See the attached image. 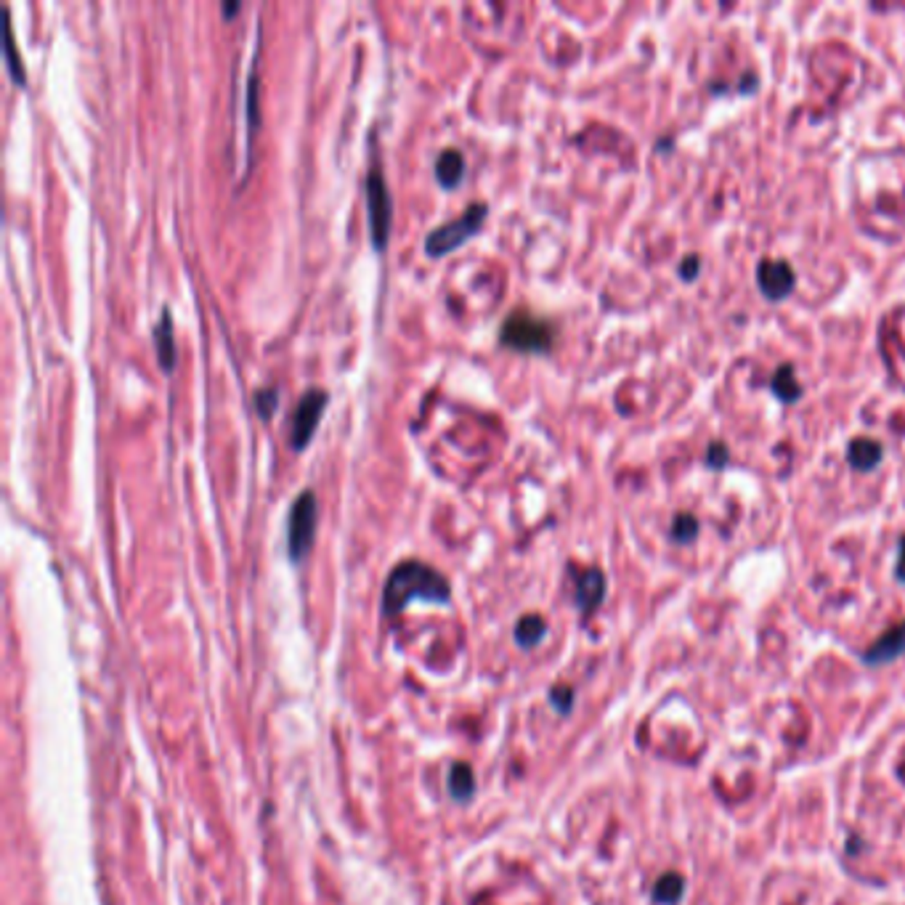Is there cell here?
<instances>
[{"label": "cell", "instance_id": "cell-1", "mask_svg": "<svg viewBox=\"0 0 905 905\" xmlns=\"http://www.w3.org/2000/svg\"><path fill=\"white\" fill-rule=\"evenodd\" d=\"M452 598V584L449 579L436 571L433 566L422 561H404L398 563L383 590V614L396 617L404 611L412 600H425V603H449Z\"/></svg>", "mask_w": 905, "mask_h": 905}, {"label": "cell", "instance_id": "cell-7", "mask_svg": "<svg viewBox=\"0 0 905 905\" xmlns=\"http://www.w3.org/2000/svg\"><path fill=\"white\" fill-rule=\"evenodd\" d=\"M759 287L767 297L781 300L794 289V271L781 261H765L759 266Z\"/></svg>", "mask_w": 905, "mask_h": 905}, {"label": "cell", "instance_id": "cell-9", "mask_svg": "<svg viewBox=\"0 0 905 905\" xmlns=\"http://www.w3.org/2000/svg\"><path fill=\"white\" fill-rule=\"evenodd\" d=\"M606 595V579L598 568H587L584 573H579L576 579V606L581 608V614H592L600 600Z\"/></svg>", "mask_w": 905, "mask_h": 905}, {"label": "cell", "instance_id": "cell-2", "mask_svg": "<svg viewBox=\"0 0 905 905\" xmlns=\"http://www.w3.org/2000/svg\"><path fill=\"white\" fill-rule=\"evenodd\" d=\"M489 216V208L484 202H473L467 205L454 221H447L444 226L433 228L425 239V253L433 255V258H441L447 253L457 250L459 244H465L473 234H478L484 221Z\"/></svg>", "mask_w": 905, "mask_h": 905}, {"label": "cell", "instance_id": "cell-21", "mask_svg": "<svg viewBox=\"0 0 905 905\" xmlns=\"http://www.w3.org/2000/svg\"><path fill=\"white\" fill-rule=\"evenodd\" d=\"M898 579L905 581V537L901 539V558H898Z\"/></svg>", "mask_w": 905, "mask_h": 905}, {"label": "cell", "instance_id": "cell-19", "mask_svg": "<svg viewBox=\"0 0 905 905\" xmlns=\"http://www.w3.org/2000/svg\"><path fill=\"white\" fill-rule=\"evenodd\" d=\"M776 391L781 394V398H786V401H792V398L799 396V386L794 383L792 367H784V369L778 372V377H776Z\"/></svg>", "mask_w": 905, "mask_h": 905}, {"label": "cell", "instance_id": "cell-23", "mask_svg": "<svg viewBox=\"0 0 905 905\" xmlns=\"http://www.w3.org/2000/svg\"><path fill=\"white\" fill-rule=\"evenodd\" d=\"M224 13H226L228 19H231V13H239V3H226V5H224Z\"/></svg>", "mask_w": 905, "mask_h": 905}, {"label": "cell", "instance_id": "cell-17", "mask_svg": "<svg viewBox=\"0 0 905 905\" xmlns=\"http://www.w3.org/2000/svg\"><path fill=\"white\" fill-rule=\"evenodd\" d=\"M277 406H279V391L274 386H266V388L255 391V409H258L261 420H271Z\"/></svg>", "mask_w": 905, "mask_h": 905}, {"label": "cell", "instance_id": "cell-11", "mask_svg": "<svg viewBox=\"0 0 905 905\" xmlns=\"http://www.w3.org/2000/svg\"><path fill=\"white\" fill-rule=\"evenodd\" d=\"M436 178L441 186L454 189L465 178V157L459 149H444L436 160Z\"/></svg>", "mask_w": 905, "mask_h": 905}, {"label": "cell", "instance_id": "cell-13", "mask_svg": "<svg viewBox=\"0 0 905 905\" xmlns=\"http://www.w3.org/2000/svg\"><path fill=\"white\" fill-rule=\"evenodd\" d=\"M545 632H547L545 619L537 617V614H528V617H523V619L518 622V626H515V640H518V645H523V648H534L537 643H542Z\"/></svg>", "mask_w": 905, "mask_h": 905}, {"label": "cell", "instance_id": "cell-10", "mask_svg": "<svg viewBox=\"0 0 905 905\" xmlns=\"http://www.w3.org/2000/svg\"><path fill=\"white\" fill-rule=\"evenodd\" d=\"M152 338H155V348H157L160 369L170 375L175 369V338H173V316H170L168 308H163L160 322L152 327Z\"/></svg>", "mask_w": 905, "mask_h": 905}, {"label": "cell", "instance_id": "cell-12", "mask_svg": "<svg viewBox=\"0 0 905 905\" xmlns=\"http://www.w3.org/2000/svg\"><path fill=\"white\" fill-rule=\"evenodd\" d=\"M882 454L884 452H882V444H879V441H874V439H855V441L849 444L847 457L849 462H852V467H857V470H871V467L879 465Z\"/></svg>", "mask_w": 905, "mask_h": 905}, {"label": "cell", "instance_id": "cell-8", "mask_svg": "<svg viewBox=\"0 0 905 905\" xmlns=\"http://www.w3.org/2000/svg\"><path fill=\"white\" fill-rule=\"evenodd\" d=\"M905 653V622L895 624L890 632H884L868 651H865V661L868 664H887V661H895L898 656Z\"/></svg>", "mask_w": 905, "mask_h": 905}, {"label": "cell", "instance_id": "cell-4", "mask_svg": "<svg viewBox=\"0 0 905 905\" xmlns=\"http://www.w3.org/2000/svg\"><path fill=\"white\" fill-rule=\"evenodd\" d=\"M500 340L512 350L542 353V350H550L553 345V324L528 311H512L502 322Z\"/></svg>", "mask_w": 905, "mask_h": 905}, {"label": "cell", "instance_id": "cell-5", "mask_svg": "<svg viewBox=\"0 0 905 905\" xmlns=\"http://www.w3.org/2000/svg\"><path fill=\"white\" fill-rule=\"evenodd\" d=\"M316 497L314 492H303L289 510V520H287V550L289 558L297 563L308 555L314 537H316Z\"/></svg>", "mask_w": 905, "mask_h": 905}, {"label": "cell", "instance_id": "cell-14", "mask_svg": "<svg viewBox=\"0 0 905 905\" xmlns=\"http://www.w3.org/2000/svg\"><path fill=\"white\" fill-rule=\"evenodd\" d=\"M449 792L457 802H467L475 794V776L465 762H457L449 776Z\"/></svg>", "mask_w": 905, "mask_h": 905}, {"label": "cell", "instance_id": "cell-20", "mask_svg": "<svg viewBox=\"0 0 905 905\" xmlns=\"http://www.w3.org/2000/svg\"><path fill=\"white\" fill-rule=\"evenodd\" d=\"M550 698H553V704L558 706V712H563V714H566L568 709H571V704H573V690H571V688H566V685H563V688H555Z\"/></svg>", "mask_w": 905, "mask_h": 905}, {"label": "cell", "instance_id": "cell-15", "mask_svg": "<svg viewBox=\"0 0 905 905\" xmlns=\"http://www.w3.org/2000/svg\"><path fill=\"white\" fill-rule=\"evenodd\" d=\"M682 892H685L682 876L679 874H664L653 887V901L661 905H672L682 898Z\"/></svg>", "mask_w": 905, "mask_h": 905}, {"label": "cell", "instance_id": "cell-22", "mask_svg": "<svg viewBox=\"0 0 905 905\" xmlns=\"http://www.w3.org/2000/svg\"><path fill=\"white\" fill-rule=\"evenodd\" d=\"M717 449L714 452H709V462H717V465H723L725 459H728V454H725V449H720L723 444H714Z\"/></svg>", "mask_w": 905, "mask_h": 905}, {"label": "cell", "instance_id": "cell-6", "mask_svg": "<svg viewBox=\"0 0 905 905\" xmlns=\"http://www.w3.org/2000/svg\"><path fill=\"white\" fill-rule=\"evenodd\" d=\"M327 401H330V394L322 391V388H311L306 391L295 412H292V420H289V447L295 452H303L308 447V441L314 439L316 433V425L327 409Z\"/></svg>", "mask_w": 905, "mask_h": 905}, {"label": "cell", "instance_id": "cell-18", "mask_svg": "<svg viewBox=\"0 0 905 905\" xmlns=\"http://www.w3.org/2000/svg\"><path fill=\"white\" fill-rule=\"evenodd\" d=\"M696 534H698V520H696L690 512H679L678 518H675V523H672V537H675V542L685 545V542L696 539Z\"/></svg>", "mask_w": 905, "mask_h": 905}, {"label": "cell", "instance_id": "cell-16", "mask_svg": "<svg viewBox=\"0 0 905 905\" xmlns=\"http://www.w3.org/2000/svg\"><path fill=\"white\" fill-rule=\"evenodd\" d=\"M5 61H8V72H11L13 83H16V85H24V83H27V75H24L22 58L16 57V43H13V35H11V24H5Z\"/></svg>", "mask_w": 905, "mask_h": 905}, {"label": "cell", "instance_id": "cell-3", "mask_svg": "<svg viewBox=\"0 0 905 905\" xmlns=\"http://www.w3.org/2000/svg\"><path fill=\"white\" fill-rule=\"evenodd\" d=\"M367 189V224H369V236L375 250H386L388 247V236H391V224H394V200L386 183L383 170L375 168L367 173L364 181Z\"/></svg>", "mask_w": 905, "mask_h": 905}]
</instances>
